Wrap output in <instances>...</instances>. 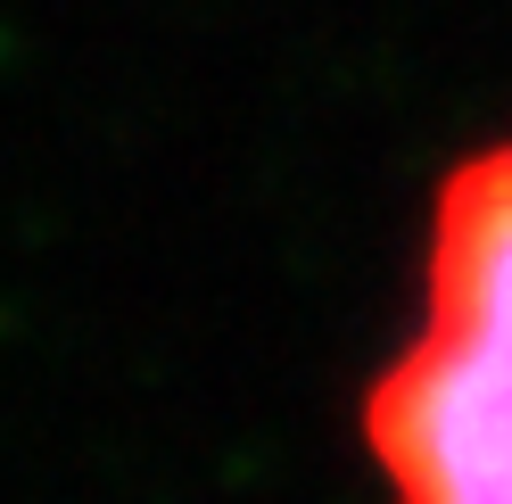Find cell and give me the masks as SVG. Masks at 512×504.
Returning <instances> with one entry per match:
<instances>
[{
    "label": "cell",
    "instance_id": "1",
    "mask_svg": "<svg viewBox=\"0 0 512 504\" xmlns=\"http://www.w3.org/2000/svg\"><path fill=\"white\" fill-rule=\"evenodd\" d=\"M364 455L389 504H512V141L438 182L422 314L364 389Z\"/></svg>",
    "mask_w": 512,
    "mask_h": 504
}]
</instances>
